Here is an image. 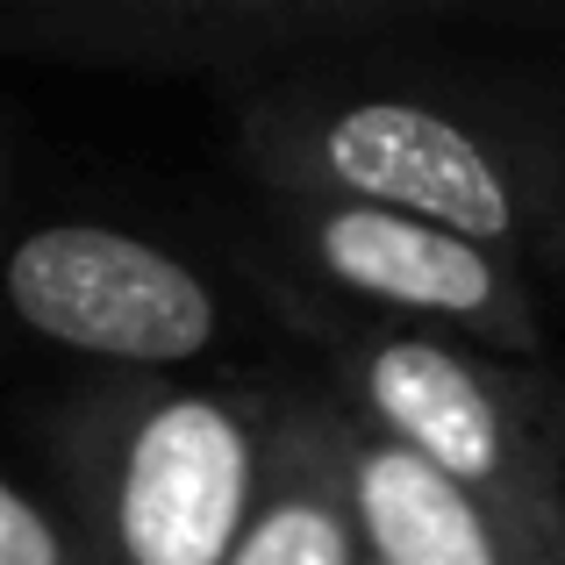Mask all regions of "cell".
I'll list each match as a JSON object with an SVG mask.
<instances>
[{"mask_svg":"<svg viewBox=\"0 0 565 565\" xmlns=\"http://www.w3.org/2000/svg\"><path fill=\"white\" fill-rule=\"evenodd\" d=\"M373 437L401 444L501 515L537 558L565 565V458L552 408L501 365L423 330H365L344 351Z\"/></svg>","mask_w":565,"mask_h":565,"instance_id":"3","label":"cell"},{"mask_svg":"<svg viewBox=\"0 0 565 565\" xmlns=\"http://www.w3.org/2000/svg\"><path fill=\"white\" fill-rule=\"evenodd\" d=\"M0 565H86L72 530L0 472Z\"/></svg>","mask_w":565,"mask_h":565,"instance_id":"9","label":"cell"},{"mask_svg":"<svg viewBox=\"0 0 565 565\" xmlns=\"http://www.w3.org/2000/svg\"><path fill=\"white\" fill-rule=\"evenodd\" d=\"M394 29V8H287V0H158V8H14L0 14V51L72 57V65L143 72H230L279 65L337 36Z\"/></svg>","mask_w":565,"mask_h":565,"instance_id":"6","label":"cell"},{"mask_svg":"<svg viewBox=\"0 0 565 565\" xmlns=\"http://www.w3.org/2000/svg\"><path fill=\"white\" fill-rule=\"evenodd\" d=\"M322 437H330V466L351 501L365 565H552L487 501H472L401 444L351 423H322Z\"/></svg>","mask_w":565,"mask_h":565,"instance_id":"7","label":"cell"},{"mask_svg":"<svg viewBox=\"0 0 565 565\" xmlns=\"http://www.w3.org/2000/svg\"><path fill=\"white\" fill-rule=\"evenodd\" d=\"M222 565H365V544H359V523H351L344 487H337L322 423L279 429L273 480H265L244 537H236V552Z\"/></svg>","mask_w":565,"mask_h":565,"instance_id":"8","label":"cell"},{"mask_svg":"<svg viewBox=\"0 0 565 565\" xmlns=\"http://www.w3.org/2000/svg\"><path fill=\"white\" fill-rule=\"evenodd\" d=\"M273 230L322 294L401 316L394 330L472 337V344L515 351V359L544 344L530 279L509 250L466 244L451 230L386 215V207L301 201V193H273Z\"/></svg>","mask_w":565,"mask_h":565,"instance_id":"5","label":"cell"},{"mask_svg":"<svg viewBox=\"0 0 565 565\" xmlns=\"http://www.w3.org/2000/svg\"><path fill=\"white\" fill-rule=\"evenodd\" d=\"M244 151L273 193L351 201L451 230L466 244H523V180L501 143L458 108L423 94H351V86H279L244 100Z\"/></svg>","mask_w":565,"mask_h":565,"instance_id":"2","label":"cell"},{"mask_svg":"<svg viewBox=\"0 0 565 565\" xmlns=\"http://www.w3.org/2000/svg\"><path fill=\"white\" fill-rule=\"evenodd\" d=\"M544 408H552V429H558V451H565V394H558V401H544Z\"/></svg>","mask_w":565,"mask_h":565,"instance_id":"10","label":"cell"},{"mask_svg":"<svg viewBox=\"0 0 565 565\" xmlns=\"http://www.w3.org/2000/svg\"><path fill=\"white\" fill-rule=\"evenodd\" d=\"M273 408L222 386L86 394L57 437L86 565H222L273 480Z\"/></svg>","mask_w":565,"mask_h":565,"instance_id":"1","label":"cell"},{"mask_svg":"<svg viewBox=\"0 0 565 565\" xmlns=\"http://www.w3.org/2000/svg\"><path fill=\"white\" fill-rule=\"evenodd\" d=\"M0 316L22 337L129 373L193 365L222 337V301L172 244L122 222H29L0 244Z\"/></svg>","mask_w":565,"mask_h":565,"instance_id":"4","label":"cell"}]
</instances>
